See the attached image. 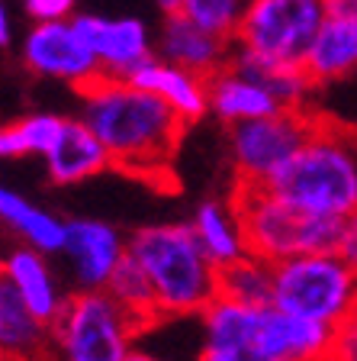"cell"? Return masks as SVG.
<instances>
[{
  "mask_svg": "<svg viewBox=\"0 0 357 361\" xmlns=\"http://www.w3.org/2000/svg\"><path fill=\"white\" fill-rule=\"evenodd\" d=\"M106 168H113L110 152H106V145L100 142L97 135L90 133V126L81 116H77V120H68L58 145L52 149V155L45 158L49 180L58 184V188H71V184L97 178Z\"/></svg>",
  "mask_w": 357,
  "mask_h": 361,
  "instance_id": "17",
  "label": "cell"
},
{
  "mask_svg": "<svg viewBox=\"0 0 357 361\" xmlns=\"http://www.w3.org/2000/svg\"><path fill=\"white\" fill-rule=\"evenodd\" d=\"M328 361H357V313L335 329Z\"/></svg>",
  "mask_w": 357,
  "mask_h": 361,
  "instance_id": "29",
  "label": "cell"
},
{
  "mask_svg": "<svg viewBox=\"0 0 357 361\" xmlns=\"http://www.w3.org/2000/svg\"><path fill=\"white\" fill-rule=\"evenodd\" d=\"M174 7L203 32L235 45L248 4H242V0H174Z\"/></svg>",
  "mask_w": 357,
  "mask_h": 361,
  "instance_id": "26",
  "label": "cell"
},
{
  "mask_svg": "<svg viewBox=\"0 0 357 361\" xmlns=\"http://www.w3.org/2000/svg\"><path fill=\"white\" fill-rule=\"evenodd\" d=\"M319 116L303 110H283L274 116L229 129V155L235 168V184L268 188L287 161L313 135Z\"/></svg>",
  "mask_w": 357,
  "mask_h": 361,
  "instance_id": "8",
  "label": "cell"
},
{
  "mask_svg": "<svg viewBox=\"0 0 357 361\" xmlns=\"http://www.w3.org/2000/svg\"><path fill=\"white\" fill-rule=\"evenodd\" d=\"M229 68L238 71V75H245L248 81L261 84L283 110L309 113V97L319 90L315 81L309 78V71H306V65H287V61L261 59V55H251L245 49H238V45L232 52Z\"/></svg>",
  "mask_w": 357,
  "mask_h": 361,
  "instance_id": "19",
  "label": "cell"
},
{
  "mask_svg": "<svg viewBox=\"0 0 357 361\" xmlns=\"http://www.w3.org/2000/svg\"><path fill=\"white\" fill-rule=\"evenodd\" d=\"M196 361H274V358L261 352L258 342H232V345H213V342H203Z\"/></svg>",
  "mask_w": 357,
  "mask_h": 361,
  "instance_id": "27",
  "label": "cell"
},
{
  "mask_svg": "<svg viewBox=\"0 0 357 361\" xmlns=\"http://www.w3.org/2000/svg\"><path fill=\"white\" fill-rule=\"evenodd\" d=\"M81 97V120L106 145L113 168L155 180L171 174L187 123L155 94L123 78H100Z\"/></svg>",
  "mask_w": 357,
  "mask_h": 361,
  "instance_id": "1",
  "label": "cell"
},
{
  "mask_svg": "<svg viewBox=\"0 0 357 361\" xmlns=\"http://www.w3.org/2000/svg\"><path fill=\"white\" fill-rule=\"evenodd\" d=\"M129 255L149 274L164 316H203L219 300V268L190 223H155L129 233Z\"/></svg>",
  "mask_w": 357,
  "mask_h": 361,
  "instance_id": "2",
  "label": "cell"
},
{
  "mask_svg": "<svg viewBox=\"0 0 357 361\" xmlns=\"http://www.w3.org/2000/svg\"><path fill=\"white\" fill-rule=\"evenodd\" d=\"M106 293H110L113 300H116L119 307L132 316L142 329H149L151 323H158V319H161L155 287H151L149 274L142 271V264L135 262L132 255H126V262L116 268L113 281L106 284Z\"/></svg>",
  "mask_w": 357,
  "mask_h": 361,
  "instance_id": "25",
  "label": "cell"
},
{
  "mask_svg": "<svg viewBox=\"0 0 357 361\" xmlns=\"http://www.w3.org/2000/svg\"><path fill=\"white\" fill-rule=\"evenodd\" d=\"M68 116L58 113H30L0 129V155L4 158H49L58 145Z\"/></svg>",
  "mask_w": 357,
  "mask_h": 361,
  "instance_id": "23",
  "label": "cell"
},
{
  "mask_svg": "<svg viewBox=\"0 0 357 361\" xmlns=\"http://www.w3.org/2000/svg\"><path fill=\"white\" fill-rule=\"evenodd\" d=\"M13 42V23H10V7H0V45L10 49Z\"/></svg>",
  "mask_w": 357,
  "mask_h": 361,
  "instance_id": "31",
  "label": "cell"
},
{
  "mask_svg": "<svg viewBox=\"0 0 357 361\" xmlns=\"http://www.w3.org/2000/svg\"><path fill=\"white\" fill-rule=\"evenodd\" d=\"M0 345L7 361H42L52 342V326L26 310V303L0 281Z\"/></svg>",
  "mask_w": 357,
  "mask_h": 361,
  "instance_id": "21",
  "label": "cell"
},
{
  "mask_svg": "<svg viewBox=\"0 0 357 361\" xmlns=\"http://www.w3.org/2000/svg\"><path fill=\"white\" fill-rule=\"evenodd\" d=\"M94 52L104 78H129L145 61L155 59V42L149 23L139 16H106V13H77L71 20Z\"/></svg>",
  "mask_w": 357,
  "mask_h": 361,
  "instance_id": "10",
  "label": "cell"
},
{
  "mask_svg": "<svg viewBox=\"0 0 357 361\" xmlns=\"http://www.w3.org/2000/svg\"><path fill=\"white\" fill-rule=\"evenodd\" d=\"M129 361H164V358L161 355H155V352H149V348H135Z\"/></svg>",
  "mask_w": 357,
  "mask_h": 361,
  "instance_id": "32",
  "label": "cell"
},
{
  "mask_svg": "<svg viewBox=\"0 0 357 361\" xmlns=\"http://www.w3.org/2000/svg\"><path fill=\"white\" fill-rule=\"evenodd\" d=\"M335 255L342 258V262L357 274V213H354L351 219H344V223H342V235H338Z\"/></svg>",
  "mask_w": 357,
  "mask_h": 361,
  "instance_id": "30",
  "label": "cell"
},
{
  "mask_svg": "<svg viewBox=\"0 0 357 361\" xmlns=\"http://www.w3.org/2000/svg\"><path fill=\"white\" fill-rule=\"evenodd\" d=\"M332 338H335V329L328 326L299 319L277 307L261 310L258 345L274 361H328Z\"/></svg>",
  "mask_w": 357,
  "mask_h": 361,
  "instance_id": "15",
  "label": "cell"
},
{
  "mask_svg": "<svg viewBox=\"0 0 357 361\" xmlns=\"http://www.w3.org/2000/svg\"><path fill=\"white\" fill-rule=\"evenodd\" d=\"M306 71L315 87L357 75V0H325V23L306 59Z\"/></svg>",
  "mask_w": 357,
  "mask_h": 361,
  "instance_id": "13",
  "label": "cell"
},
{
  "mask_svg": "<svg viewBox=\"0 0 357 361\" xmlns=\"http://www.w3.org/2000/svg\"><path fill=\"white\" fill-rule=\"evenodd\" d=\"M142 326L106 290H75L52 326L61 361H129Z\"/></svg>",
  "mask_w": 357,
  "mask_h": 361,
  "instance_id": "6",
  "label": "cell"
},
{
  "mask_svg": "<svg viewBox=\"0 0 357 361\" xmlns=\"http://www.w3.org/2000/svg\"><path fill=\"white\" fill-rule=\"evenodd\" d=\"M129 255V235H123L113 223L90 216L68 219V239L61 258L75 278L77 290H106L116 268Z\"/></svg>",
  "mask_w": 357,
  "mask_h": 361,
  "instance_id": "11",
  "label": "cell"
},
{
  "mask_svg": "<svg viewBox=\"0 0 357 361\" xmlns=\"http://www.w3.org/2000/svg\"><path fill=\"white\" fill-rule=\"evenodd\" d=\"M0 216H4L7 229H13L26 242V248H32L39 255H61L68 239V219H58L49 210H39L10 188L0 190Z\"/></svg>",
  "mask_w": 357,
  "mask_h": 361,
  "instance_id": "22",
  "label": "cell"
},
{
  "mask_svg": "<svg viewBox=\"0 0 357 361\" xmlns=\"http://www.w3.org/2000/svg\"><path fill=\"white\" fill-rule=\"evenodd\" d=\"M219 297L254 310L274 307V264L258 255H248L232 268L219 271Z\"/></svg>",
  "mask_w": 357,
  "mask_h": 361,
  "instance_id": "24",
  "label": "cell"
},
{
  "mask_svg": "<svg viewBox=\"0 0 357 361\" xmlns=\"http://www.w3.org/2000/svg\"><path fill=\"white\" fill-rule=\"evenodd\" d=\"M23 65L36 71L39 78H52V81L71 84L81 94L90 84L104 78L94 52L81 39L77 26L71 20L65 23H32L20 45Z\"/></svg>",
  "mask_w": 357,
  "mask_h": 361,
  "instance_id": "9",
  "label": "cell"
},
{
  "mask_svg": "<svg viewBox=\"0 0 357 361\" xmlns=\"http://www.w3.org/2000/svg\"><path fill=\"white\" fill-rule=\"evenodd\" d=\"M190 229H194L200 248L206 252V258L219 271L232 268L235 262L251 255L245 239V226H242V216H238L232 197L229 200H203L194 210Z\"/></svg>",
  "mask_w": 357,
  "mask_h": 361,
  "instance_id": "18",
  "label": "cell"
},
{
  "mask_svg": "<svg viewBox=\"0 0 357 361\" xmlns=\"http://www.w3.org/2000/svg\"><path fill=\"white\" fill-rule=\"evenodd\" d=\"M4 284L45 326H55V319L61 316V310L68 303L52 264H49V255H39V252H32L26 245L7 252V258H4Z\"/></svg>",
  "mask_w": 357,
  "mask_h": 361,
  "instance_id": "14",
  "label": "cell"
},
{
  "mask_svg": "<svg viewBox=\"0 0 357 361\" xmlns=\"http://www.w3.org/2000/svg\"><path fill=\"white\" fill-rule=\"evenodd\" d=\"M209 113H216L219 120L232 129L242 126V123H254L264 120V116H274V113H283V106L261 84L225 68L223 75L209 81Z\"/></svg>",
  "mask_w": 357,
  "mask_h": 361,
  "instance_id": "20",
  "label": "cell"
},
{
  "mask_svg": "<svg viewBox=\"0 0 357 361\" xmlns=\"http://www.w3.org/2000/svg\"><path fill=\"white\" fill-rule=\"evenodd\" d=\"M161 26H158V42L155 52L158 59L171 61V65L184 68L190 75L203 78V81H213L216 75H223L232 61L235 45L223 42V39L203 32L200 26L187 20L184 13H177L171 0L161 4Z\"/></svg>",
  "mask_w": 357,
  "mask_h": 361,
  "instance_id": "12",
  "label": "cell"
},
{
  "mask_svg": "<svg viewBox=\"0 0 357 361\" xmlns=\"http://www.w3.org/2000/svg\"><path fill=\"white\" fill-rule=\"evenodd\" d=\"M268 188L303 210L344 223L357 213V139L335 123L319 120Z\"/></svg>",
  "mask_w": 357,
  "mask_h": 361,
  "instance_id": "3",
  "label": "cell"
},
{
  "mask_svg": "<svg viewBox=\"0 0 357 361\" xmlns=\"http://www.w3.org/2000/svg\"><path fill=\"white\" fill-rule=\"evenodd\" d=\"M232 203L245 226L248 252L270 264L290 262L299 255H315V252H335L338 235H342V219L303 210L270 188L235 184Z\"/></svg>",
  "mask_w": 357,
  "mask_h": 361,
  "instance_id": "4",
  "label": "cell"
},
{
  "mask_svg": "<svg viewBox=\"0 0 357 361\" xmlns=\"http://www.w3.org/2000/svg\"><path fill=\"white\" fill-rule=\"evenodd\" d=\"M325 23V0H248L238 49L270 61L306 65Z\"/></svg>",
  "mask_w": 357,
  "mask_h": 361,
  "instance_id": "7",
  "label": "cell"
},
{
  "mask_svg": "<svg viewBox=\"0 0 357 361\" xmlns=\"http://www.w3.org/2000/svg\"><path fill=\"white\" fill-rule=\"evenodd\" d=\"M23 13L32 23H65L75 20L77 10L71 0H23Z\"/></svg>",
  "mask_w": 357,
  "mask_h": 361,
  "instance_id": "28",
  "label": "cell"
},
{
  "mask_svg": "<svg viewBox=\"0 0 357 361\" xmlns=\"http://www.w3.org/2000/svg\"><path fill=\"white\" fill-rule=\"evenodd\" d=\"M129 81L139 84L149 94H155L158 100H164L187 126L200 123L209 113V81L190 75L184 68L171 65V61L158 59V55L151 61H145Z\"/></svg>",
  "mask_w": 357,
  "mask_h": 361,
  "instance_id": "16",
  "label": "cell"
},
{
  "mask_svg": "<svg viewBox=\"0 0 357 361\" xmlns=\"http://www.w3.org/2000/svg\"><path fill=\"white\" fill-rule=\"evenodd\" d=\"M274 307L338 329L357 313V274L335 255L315 252L274 264Z\"/></svg>",
  "mask_w": 357,
  "mask_h": 361,
  "instance_id": "5",
  "label": "cell"
}]
</instances>
